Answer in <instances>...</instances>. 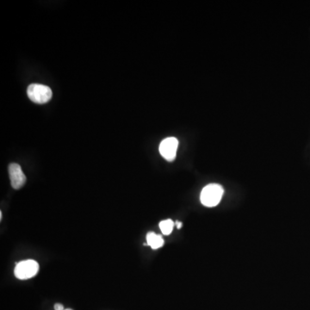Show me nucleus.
Wrapping results in <instances>:
<instances>
[{
  "instance_id": "1",
  "label": "nucleus",
  "mask_w": 310,
  "mask_h": 310,
  "mask_svg": "<svg viewBox=\"0 0 310 310\" xmlns=\"http://www.w3.org/2000/svg\"><path fill=\"white\" fill-rule=\"evenodd\" d=\"M224 193V189L218 184H210L203 188L200 201L203 206L212 208L218 205Z\"/></svg>"
},
{
  "instance_id": "2",
  "label": "nucleus",
  "mask_w": 310,
  "mask_h": 310,
  "mask_svg": "<svg viewBox=\"0 0 310 310\" xmlns=\"http://www.w3.org/2000/svg\"><path fill=\"white\" fill-rule=\"evenodd\" d=\"M29 98L35 103L42 104L49 102L53 97L52 90L44 84H31L27 89Z\"/></svg>"
},
{
  "instance_id": "3",
  "label": "nucleus",
  "mask_w": 310,
  "mask_h": 310,
  "mask_svg": "<svg viewBox=\"0 0 310 310\" xmlns=\"http://www.w3.org/2000/svg\"><path fill=\"white\" fill-rule=\"evenodd\" d=\"M39 272V264L33 260L21 261L15 267L16 277L20 280L30 279L36 275Z\"/></svg>"
},
{
  "instance_id": "4",
  "label": "nucleus",
  "mask_w": 310,
  "mask_h": 310,
  "mask_svg": "<svg viewBox=\"0 0 310 310\" xmlns=\"http://www.w3.org/2000/svg\"><path fill=\"white\" fill-rule=\"evenodd\" d=\"M179 141L175 137H169L162 141L160 145V153L165 161L172 162L176 158Z\"/></svg>"
},
{
  "instance_id": "5",
  "label": "nucleus",
  "mask_w": 310,
  "mask_h": 310,
  "mask_svg": "<svg viewBox=\"0 0 310 310\" xmlns=\"http://www.w3.org/2000/svg\"><path fill=\"white\" fill-rule=\"evenodd\" d=\"M9 175L13 189L19 190L26 183V176L18 164L12 163L9 165Z\"/></svg>"
},
{
  "instance_id": "6",
  "label": "nucleus",
  "mask_w": 310,
  "mask_h": 310,
  "mask_svg": "<svg viewBox=\"0 0 310 310\" xmlns=\"http://www.w3.org/2000/svg\"><path fill=\"white\" fill-rule=\"evenodd\" d=\"M147 245L151 246V248L153 250H156V249L161 248L163 245H164V239L162 238L161 235L156 234L153 232H149L147 234Z\"/></svg>"
},
{
  "instance_id": "7",
  "label": "nucleus",
  "mask_w": 310,
  "mask_h": 310,
  "mask_svg": "<svg viewBox=\"0 0 310 310\" xmlns=\"http://www.w3.org/2000/svg\"><path fill=\"white\" fill-rule=\"evenodd\" d=\"M174 226H175V223L171 219L162 221L160 223V228H161L162 234L164 235H169V234H172Z\"/></svg>"
},
{
  "instance_id": "8",
  "label": "nucleus",
  "mask_w": 310,
  "mask_h": 310,
  "mask_svg": "<svg viewBox=\"0 0 310 310\" xmlns=\"http://www.w3.org/2000/svg\"><path fill=\"white\" fill-rule=\"evenodd\" d=\"M54 310H65L64 309V306L61 304V303H56V304H54Z\"/></svg>"
},
{
  "instance_id": "9",
  "label": "nucleus",
  "mask_w": 310,
  "mask_h": 310,
  "mask_svg": "<svg viewBox=\"0 0 310 310\" xmlns=\"http://www.w3.org/2000/svg\"><path fill=\"white\" fill-rule=\"evenodd\" d=\"M175 225H176L177 228H178V229H180V228H182V226H183V223L181 222H178V221H177V222H175Z\"/></svg>"
},
{
  "instance_id": "10",
  "label": "nucleus",
  "mask_w": 310,
  "mask_h": 310,
  "mask_svg": "<svg viewBox=\"0 0 310 310\" xmlns=\"http://www.w3.org/2000/svg\"><path fill=\"white\" fill-rule=\"evenodd\" d=\"M71 310V309H66V310Z\"/></svg>"
}]
</instances>
